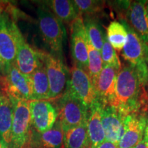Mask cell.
Masks as SVG:
<instances>
[{"label": "cell", "mask_w": 148, "mask_h": 148, "mask_svg": "<svg viewBox=\"0 0 148 148\" xmlns=\"http://www.w3.org/2000/svg\"><path fill=\"white\" fill-rule=\"evenodd\" d=\"M134 148H148V139L144 136L143 139Z\"/></svg>", "instance_id": "cell-30"}, {"label": "cell", "mask_w": 148, "mask_h": 148, "mask_svg": "<svg viewBox=\"0 0 148 148\" xmlns=\"http://www.w3.org/2000/svg\"><path fill=\"white\" fill-rule=\"evenodd\" d=\"M84 148H92V147H91V146H90V144H88V145H86V147H84Z\"/></svg>", "instance_id": "cell-35"}, {"label": "cell", "mask_w": 148, "mask_h": 148, "mask_svg": "<svg viewBox=\"0 0 148 148\" xmlns=\"http://www.w3.org/2000/svg\"><path fill=\"white\" fill-rule=\"evenodd\" d=\"M125 117L114 107L103 106L101 121L105 140L118 145L124 131Z\"/></svg>", "instance_id": "cell-15"}, {"label": "cell", "mask_w": 148, "mask_h": 148, "mask_svg": "<svg viewBox=\"0 0 148 148\" xmlns=\"http://www.w3.org/2000/svg\"><path fill=\"white\" fill-rule=\"evenodd\" d=\"M73 2L79 14L92 15L101 12L105 7V1L97 0H75Z\"/></svg>", "instance_id": "cell-26"}, {"label": "cell", "mask_w": 148, "mask_h": 148, "mask_svg": "<svg viewBox=\"0 0 148 148\" xmlns=\"http://www.w3.org/2000/svg\"><path fill=\"white\" fill-rule=\"evenodd\" d=\"M96 148H119L117 145L113 143H111L110 141H107L105 140L104 141L102 142L100 145H99Z\"/></svg>", "instance_id": "cell-29"}, {"label": "cell", "mask_w": 148, "mask_h": 148, "mask_svg": "<svg viewBox=\"0 0 148 148\" xmlns=\"http://www.w3.org/2000/svg\"><path fill=\"white\" fill-rule=\"evenodd\" d=\"M1 91L12 100L31 101L34 99V90L30 76L25 75L12 64L5 73L0 75Z\"/></svg>", "instance_id": "cell-3"}, {"label": "cell", "mask_w": 148, "mask_h": 148, "mask_svg": "<svg viewBox=\"0 0 148 148\" xmlns=\"http://www.w3.org/2000/svg\"><path fill=\"white\" fill-rule=\"evenodd\" d=\"M145 5H146V10H147V13H148V1H146Z\"/></svg>", "instance_id": "cell-34"}, {"label": "cell", "mask_w": 148, "mask_h": 148, "mask_svg": "<svg viewBox=\"0 0 148 148\" xmlns=\"http://www.w3.org/2000/svg\"><path fill=\"white\" fill-rule=\"evenodd\" d=\"M14 32L16 42L15 64L22 73L31 76L42 63L40 51L35 50L27 43L15 23Z\"/></svg>", "instance_id": "cell-10"}, {"label": "cell", "mask_w": 148, "mask_h": 148, "mask_svg": "<svg viewBox=\"0 0 148 148\" xmlns=\"http://www.w3.org/2000/svg\"><path fill=\"white\" fill-rule=\"evenodd\" d=\"M52 13L63 23L71 24L80 16L73 1L52 0L48 1Z\"/></svg>", "instance_id": "cell-21"}, {"label": "cell", "mask_w": 148, "mask_h": 148, "mask_svg": "<svg viewBox=\"0 0 148 148\" xmlns=\"http://www.w3.org/2000/svg\"><path fill=\"white\" fill-rule=\"evenodd\" d=\"M32 126L37 133L51 129L58 119L56 109L47 100L29 101Z\"/></svg>", "instance_id": "cell-12"}, {"label": "cell", "mask_w": 148, "mask_h": 148, "mask_svg": "<svg viewBox=\"0 0 148 148\" xmlns=\"http://www.w3.org/2000/svg\"><path fill=\"white\" fill-rule=\"evenodd\" d=\"M119 71L110 66H103L95 85L97 100L103 106H111L116 95L117 75Z\"/></svg>", "instance_id": "cell-14"}, {"label": "cell", "mask_w": 148, "mask_h": 148, "mask_svg": "<svg viewBox=\"0 0 148 148\" xmlns=\"http://www.w3.org/2000/svg\"><path fill=\"white\" fill-rule=\"evenodd\" d=\"M102 108V103L97 100L89 108L86 125L88 140L92 148H96L105 140V134L101 121Z\"/></svg>", "instance_id": "cell-17"}, {"label": "cell", "mask_w": 148, "mask_h": 148, "mask_svg": "<svg viewBox=\"0 0 148 148\" xmlns=\"http://www.w3.org/2000/svg\"><path fill=\"white\" fill-rule=\"evenodd\" d=\"M71 49L74 64L88 73V37L82 16H79L70 24Z\"/></svg>", "instance_id": "cell-11"}, {"label": "cell", "mask_w": 148, "mask_h": 148, "mask_svg": "<svg viewBox=\"0 0 148 148\" xmlns=\"http://www.w3.org/2000/svg\"><path fill=\"white\" fill-rule=\"evenodd\" d=\"M88 73L91 82L95 87V83L103 67L101 52L94 48L88 42Z\"/></svg>", "instance_id": "cell-25"}, {"label": "cell", "mask_w": 148, "mask_h": 148, "mask_svg": "<svg viewBox=\"0 0 148 148\" xmlns=\"http://www.w3.org/2000/svg\"><path fill=\"white\" fill-rule=\"evenodd\" d=\"M147 114L133 113L125 116L124 131L118 143L119 148H134L141 141L145 135Z\"/></svg>", "instance_id": "cell-13"}, {"label": "cell", "mask_w": 148, "mask_h": 148, "mask_svg": "<svg viewBox=\"0 0 148 148\" xmlns=\"http://www.w3.org/2000/svg\"><path fill=\"white\" fill-rule=\"evenodd\" d=\"M56 109L63 132L87 122L89 109L67 92L58 97Z\"/></svg>", "instance_id": "cell-4"}, {"label": "cell", "mask_w": 148, "mask_h": 148, "mask_svg": "<svg viewBox=\"0 0 148 148\" xmlns=\"http://www.w3.org/2000/svg\"><path fill=\"white\" fill-rule=\"evenodd\" d=\"M30 77L34 90L33 100H49L50 88L43 62L41 65L31 75Z\"/></svg>", "instance_id": "cell-20"}, {"label": "cell", "mask_w": 148, "mask_h": 148, "mask_svg": "<svg viewBox=\"0 0 148 148\" xmlns=\"http://www.w3.org/2000/svg\"><path fill=\"white\" fill-rule=\"evenodd\" d=\"M120 22L127 32V38L122 49V56L138 71H148V45L136 34L124 18Z\"/></svg>", "instance_id": "cell-6"}, {"label": "cell", "mask_w": 148, "mask_h": 148, "mask_svg": "<svg viewBox=\"0 0 148 148\" xmlns=\"http://www.w3.org/2000/svg\"><path fill=\"white\" fill-rule=\"evenodd\" d=\"M111 106L124 116L148 112V92L134 67L125 65L117 75L116 95Z\"/></svg>", "instance_id": "cell-1"}, {"label": "cell", "mask_w": 148, "mask_h": 148, "mask_svg": "<svg viewBox=\"0 0 148 148\" xmlns=\"http://www.w3.org/2000/svg\"><path fill=\"white\" fill-rule=\"evenodd\" d=\"M4 3L2 1H0V21H1V16H2V14L3 13V9H4Z\"/></svg>", "instance_id": "cell-31"}, {"label": "cell", "mask_w": 148, "mask_h": 148, "mask_svg": "<svg viewBox=\"0 0 148 148\" xmlns=\"http://www.w3.org/2000/svg\"><path fill=\"white\" fill-rule=\"evenodd\" d=\"M0 148H11L10 147H9V146L5 145L4 143H3L2 142L0 141Z\"/></svg>", "instance_id": "cell-33"}, {"label": "cell", "mask_w": 148, "mask_h": 148, "mask_svg": "<svg viewBox=\"0 0 148 148\" xmlns=\"http://www.w3.org/2000/svg\"><path fill=\"white\" fill-rule=\"evenodd\" d=\"M40 58L47 73L50 88V99H56L66 90L68 73L61 57L43 51H40Z\"/></svg>", "instance_id": "cell-7"}, {"label": "cell", "mask_w": 148, "mask_h": 148, "mask_svg": "<svg viewBox=\"0 0 148 148\" xmlns=\"http://www.w3.org/2000/svg\"><path fill=\"white\" fill-rule=\"evenodd\" d=\"M21 148H38V147L36 145V143H35L34 142V138H33L32 130H31L30 133H29V135L26 143L24 144V145Z\"/></svg>", "instance_id": "cell-28"}, {"label": "cell", "mask_w": 148, "mask_h": 148, "mask_svg": "<svg viewBox=\"0 0 148 148\" xmlns=\"http://www.w3.org/2000/svg\"><path fill=\"white\" fill-rule=\"evenodd\" d=\"M86 123L64 131V148H84L90 144Z\"/></svg>", "instance_id": "cell-22"}, {"label": "cell", "mask_w": 148, "mask_h": 148, "mask_svg": "<svg viewBox=\"0 0 148 148\" xmlns=\"http://www.w3.org/2000/svg\"><path fill=\"white\" fill-rule=\"evenodd\" d=\"M145 3L146 1H127V19H124L148 45V13Z\"/></svg>", "instance_id": "cell-16"}, {"label": "cell", "mask_w": 148, "mask_h": 148, "mask_svg": "<svg viewBox=\"0 0 148 148\" xmlns=\"http://www.w3.org/2000/svg\"><path fill=\"white\" fill-rule=\"evenodd\" d=\"M106 38L112 47L117 51H121L127 38V32L121 22L112 21L106 29Z\"/></svg>", "instance_id": "cell-24"}, {"label": "cell", "mask_w": 148, "mask_h": 148, "mask_svg": "<svg viewBox=\"0 0 148 148\" xmlns=\"http://www.w3.org/2000/svg\"><path fill=\"white\" fill-rule=\"evenodd\" d=\"M14 105L11 148H21L31 131L32 120L29 101L12 100Z\"/></svg>", "instance_id": "cell-9"}, {"label": "cell", "mask_w": 148, "mask_h": 148, "mask_svg": "<svg viewBox=\"0 0 148 148\" xmlns=\"http://www.w3.org/2000/svg\"><path fill=\"white\" fill-rule=\"evenodd\" d=\"M33 138L38 148H60L63 145L64 132L60 122L57 121L51 129L42 133L34 134Z\"/></svg>", "instance_id": "cell-19"}, {"label": "cell", "mask_w": 148, "mask_h": 148, "mask_svg": "<svg viewBox=\"0 0 148 148\" xmlns=\"http://www.w3.org/2000/svg\"><path fill=\"white\" fill-rule=\"evenodd\" d=\"M144 136H145L146 138L148 139V116L147 119V123H146V127H145V135Z\"/></svg>", "instance_id": "cell-32"}, {"label": "cell", "mask_w": 148, "mask_h": 148, "mask_svg": "<svg viewBox=\"0 0 148 148\" xmlns=\"http://www.w3.org/2000/svg\"><path fill=\"white\" fill-rule=\"evenodd\" d=\"M13 101L0 91V141L11 147L13 119Z\"/></svg>", "instance_id": "cell-18"}, {"label": "cell", "mask_w": 148, "mask_h": 148, "mask_svg": "<svg viewBox=\"0 0 148 148\" xmlns=\"http://www.w3.org/2000/svg\"><path fill=\"white\" fill-rule=\"evenodd\" d=\"M88 41L94 48L100 51L106 34L99 20L92 15H85L83 18Z\"/></svg>", "instance_id": "cell-23"}, {"label": "cell", "mask_w": 148, "mask_h": 148, "mask_svg": "<svg viewBox=\"0 0 148 148\" xmlns=\"http://www.w3.org/2000/svg\"><path fill=\"white\" fill-rule=\"evenodd\" d=\"M38 27L44 42L53 54L61 57L66 31L62 23L51 11L38 8Z\"/></svg>", "instance_id": "cell-2"}, {"label": "cell", "mask_w": 148, "mask_h": 148, "mask_svg": "<svg viewBox=\"0 0 148 148\" xmlns=\"http://www.w3.org/2000/svg\"><path fill=\"white\" fill-rule=\"evenodd\" d=\"M89 109L97 100L95 87L86 71L73 64L65 90Z\"/></svg>", "instance_id": "cell-5"}, {"label": "cell", "mask_w": 148, "mask_h": 148, "mask_svg": "<svg viewBox=\"0 0 148 148\" xmlns=\"http://www.w3.org/2000/svg\"><path fill=\"white\" fill-rule=\"evenodd\" d=\"M103 66H110L119 71L121 68V61L117 53L108 41L106 35L103 40V43L100 51Z\"/></svg>", "instance_id": "cell-27"}, {"label": "cell", "mask_w": 148, "mask_h": 148, "mask_svg": "<svg viewBox=\"0 0 148 148\" xmlns=\"http://www.w3.org/2000/svg\"><path fill=\"white\" fill-rule=\"evenodd\" d=\"M14 23L7 14L3 12L0 21V72L3 75L15 63L16 42Z\"/></svg>", "instance_id": "cell-8"}]
</instances>
